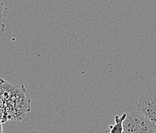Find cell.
Wrapping results in <instances>:
<instances>
[{"label": "cell", "instance_id": "obj_6", "mask_svg": "<svg viewBox=\"0 0 156 133\" xmlns=\"http://www.w3.org/2000/svg\"><path fill=\"white\" fill-rule=\"evenodd\" d=\"M3 132V128H2V122L0 119V133Z\"/></svg>", "mask_w": 156, "mask_h": 133}, {"label": "cell", "instance_id": "obj_1", "mask_svg": "<svg viewBox=\"0 0 156 133\" xmlns=\"http://www.w3.org/2000/svg\"><path fill=\"white\" fill-rule=\"evenodd\" d=\"M30 99L24 86H17L0 78V119L20 121L30 112Z\"/></svg>", "mask_w": 156, "mask_h": 133}, {"label": "cell", "instance_id": "obj_2", "mask_svg": "<svg viewBox=\"0 0 156 133\" xmlns=\"http://www.w3.org/2000/svg\"><path fill=\"white\" fill-rule=\"evenodd\" d=\"M124 133L156 132V124L140 112L128 113L123 121Z\"/></svg>", "mask_w": 156, "mask_h": 133}, {"label": "cell", "instance_id": "obj_3", "mask_svg": "<svg viewBox=\"0 0 156 133\" xmlns=\"http://www.w3.org/2000/svg\"><path fill=\"white\" fill-rule=\"evenodd\" d=\"M137 108L138 112L156 124V89L144 92L139 98Z\"/></svg>", "mask_w": 156, "mask_h": 133}, {"label": "cell", "instance_id": "obj_5", "mask_svg": "<svg viewBox=\"0 0 156 133\" xmlns=\"http://www.w3.org/2000/svg\"><path fill=\"white\" fill-rule=\"evenodd\" d=\"M5 23L3 22V0H0V38L5 32Z\"/></svg>", "mask_w": 156, "mask_h": 133}, {"label": "cell", "instance_id": "obj_4", "mask_svg": "<svg viewBox=\"0 0 156 133\" xmlns=\"http://www.w3.org/2000/svg\"><path fill=\"white\" fill-rule=\"evenodd\" d=\"M127 113H124L121 116L115 115V125H111L108 126V129L105 130V132L110 133H121L123 132V121L126 117Z\"/></svg>", "mask_w": 156, "mask_h": 133}]
</instances>
